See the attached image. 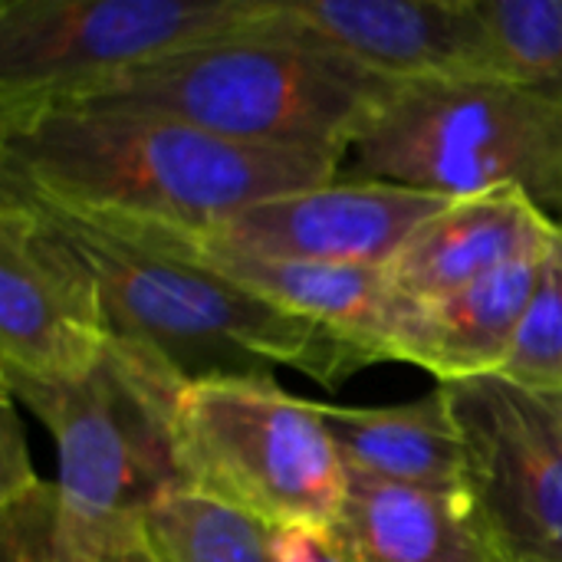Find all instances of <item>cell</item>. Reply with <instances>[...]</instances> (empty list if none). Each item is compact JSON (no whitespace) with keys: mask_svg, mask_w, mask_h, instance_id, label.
<instances>
[{"mask_svg":"<svg viewBox=\"0 0 562 562\" xmlns=\"http://www.w3.org/2000/svg\"><path fill=\"white\" fill-rule=\"evenodd\" d=\"M92 217V214H89ZM115 221V217H109ZM135 224L155 240L201 260L214 273L234 280L237 286L270 300L273 306L296 313L352 346H359L372 362H389L392 336L408 310L405 300L385 277V270L372 267H326V263H283V260H257L240 254H224L201 244L184 227L165 224Z\"/></svg>","mask_w":562,"mask_h":562,"instance_id":"12","label":"cell"},{"mask_svg":"<svg viewBox=\"0 0 562 562\" xmlns=\"http://www.w3.org/2000/svg\"><path fill=\"white\" fill-rule=\"evenodd\" d=\"M356 151V178L448 198L517 188L562 224V99L517 76L402 82Z\"/></svg>","mask_w":562,"mask_h":562,"instance_id":"4","label":"cell"},{"mask_svg":"<svg viewBox=\"0 0 562 562\" xmlns=\"http://www.w3.org/2000/svg\"><path fill=\"white\" fill-rule=\"evenodd\" d=\"M497 375L533 389H562V224L557 221L543 260L537 293L520 323L517 342Z\"/></svg>","mask_w":562,"mask_h":562,"instance_id":"20","label":"cell"},{"mask_svg":"<svg viewBox=\"0 0 562 562\" xmlns=\"http://www.w3.org/2000/svg\"><path fill=\"white\" fill-rule=\"evenodd\" d=\"M319 415L349 474L422 491H464V445L441 385L389 408L319 402Z\"/></svg>","mask_w":562,"mask_h":562,"instance_id":"16","label":"cell"},{"mask_svg":"<svg viewBox=\"0 0 562 562\" xmlns=\"http://www.w3.org/2000/svg\"><path fill=\"white\" fill-rule=\"evenodd\" d=\"M109 339L86 263L30 198L0 188V379H76Z\"/></svg>","mask_w":562,"mask_h":562,"instance_id":"10","label":"cell"},{"mask_svg":"<svg viewBox=\"0 0 562 562\" xmlns=\"http://www.w3.org/2000/svg\"><path fill=\"white\" fill-rule=\"evenodd\" d=\"M237 36L310 46L392 82L507 76L477 0H250Z\"/></svg>","mask_w":562,"mask_h":562,"instance_id":"9","label":"cell"},{"mask_svg":"<svg viewBox=\"0 0 562 562\" xmlns=\"http://www.w3.org/2000/svg\"><path fill=\"white\" fill-rule=\"evenodd\" d=\"M273 562H352L333 524H290L270 530Z\"/></svg>","mask_w":562,"mask_h":562,"instance_id":"21","label":"cell"},{"mask_svg":"<svg viewBox=\"0 0 562 562\" xmlns=\"http://www.w3.org/2000/svg\"><path fill=\"white\" fill-rule=\"evenodd\" d=\"M0 562H168L145 517H79L56 484L30 474L0 484Z\"/></svg>","mask_w":562,"mask_h":562,"instance_id":"17","label":"cell"},{"mask_svg":"<svg viewBox=\"0 0 562 562\" xmlns=\"http://www.w3.org/2000/svg\"><path fill=\"white\" fill-rule=\"evenodd\" d=\"M339 161L119 105H0V188L92 217L207 231L257 201L336 181Z\"/></svg>","mask_w":562,"mask_h":562,"instance_id":"1","label":"cell"},{"mask_svg":"<svg viewBox=\"0 0 562 562\" xmlns=\"http://www.w3.org/2000/svg\"><path fill=\"white\" fill-rule=\"evenodd\" d=\"M333 527L352 562H501L464 491L349 474Z\"/></svg>","mask_w":562,"mask_h":562,"instance_id":"15","label":"cell"},{"mask_svg":"<svg viewBox=\"0 0 562 562\" xmlns=\"http://www.w3.org/2000/svg\"><path fill=\"white\" fill-rule=\"evenodd\" d=\"M175 454L188 491L277 530L336 524L349 471L319 402L273 375L188 382L175 408Z\"/></svg>","mask_w":562,"mask_h":562,"instance_id":"6","label":"cell"},{"mask_svg":"<svg viewBox=\"0 0 562 562\" xmlns=\"http://www.w3.org/2000/svg\"><path fill=\"white\" fill-rule=\"evenodd\" d=\"M454 201L379 178H336L257 201L191 234L214 250L257 260L385 270L408 237Z\"/></svg>","mask_w":562,"mask_h":562,"instance_id":"11","label":"cell"},{"mask_svg":"<svg viewBox=\"0 0 562 562\" xmlns=\"http://www.w3.org/2000/svg\"><path fill=\"white\" fill-rule=\"evenodd\" d=\"M250 0H0V105L102 79L244 30Z\"/></svg>","mask_w":562,"mask_h":562,"instance_id":"7","label":"cell"},{"mask_svg":"<svg viewBox=\"0 0 562 562\" xmlns=\"http://www.w3.org/2000/svg\"><path fill=\"white\" fill-rule=\"evenodd\" d=\"M540 260L524 257L448 300L408 303L389 359L428 369L438 385L497 375L537 293Z\"/></svg>","mask_w":562,"mask_h":562,"instance_id":"14","label":"cell"},{"mask_svg":"<svg viewBox=\"0 0 562 562\" xmlns=\"http://www.w3.org/2000/svg\"><path fill=\"white\" fill-rule=\"evenodd\" d=\"M395 86L352 59L234 33L49 102L138 109L240 145L346 158Z\"/></svg>","mask_w":562,"mask_h":562,"instance_id":"3","label":"cell"},{"mask_svg":"<svg viewBox=\"0 0 562 562\" xmlns=\"http://www.w3.org/2000/svg\"><path fill=\"white\" fill-rule=\"evenodd\" d=\"M507 76L562 99V0H477Z\"/></svg>","mask_w":562,"mask_h":562,"instance_id":"19","label":"cell"},{"mask_svg":"<svg viewBox=\"0 0 562 562\" xmlns=\"http://www.w3.org/2000/svg\"><path fill=\"white\" fill-rule=\"evenodd\" d=\"M464 445V494L501 562H562V389L507 375L441 382Z\"/></svg>","mask_w":562,"mask_h":562,"instance_id":"8","label":"cell"},{"mask_svg":"<svg viewBox=\"0 0 562 562\" xmlns=\"http://www.w3.org/2000/svg\"><path fill=\"white\" fill-rule=\"evenodd\" d=\"M56 441V491L79 517H145L184 491L175 454V408L188 385L148 349L112 336L76 379H0Z\"/></svg>","mask_w":562,"mask_h":562,"instance_id":"5","label":"cell"},{"mask_svg":"<svg viewBox=\"0 0 562 562\" xmlns=\"http://www.w3.org/2000/svg\"><path fill=\"white\" fill-rule=\"evenodd\" d=\"M145 524L168 562H273L270 527L188 487L158 501Z\"/></svg>","mask_w":562,"mask_h":562,"instance_id":"18","label":"cell"},{"mask_svg":"<svg viewBox=\"0 0 562 562\" xmlns=\"http://www.w3.org/2000/svg\"><path fill=\"white\" fill-rule=\"evenodd\" d=\"M33 204L92 273L112 336L148 349L184 382L290 366L333 389L372 366L349 339L273 306L135 224Z\"/></svg>","mask_w":562,"mask_h":562,"instance_id":"2","label":"cell"},{"mask_svg":"<svg viewBox=\"0 0 562 562\" xmlns=\"http://www.w3.org/2000/svg\"><path fill=\"white\" fill-rule=\"evenodd\" d=\"M553 227L557 217L517 188L458 198L408 237L385 277L412 303L448 300L524 257H540Z\"/></svg>","mask_w":562,"mask_h":562,"instance_id":"13","label":"cell"}]
</instances>
